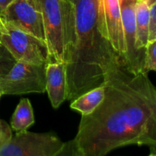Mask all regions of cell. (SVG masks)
Wrapping results in <instances>:
<instances>
[{
	"instance_id": "obj_1",
	"label": "cell",
	"mask_w": 156,
	"mask_h": 156,
	"mask_svg": "<svg viewBox=\"0 0 156 156\" xmlns=\"http://www.w3.org/2000/svg\"><path fill=\"white\" fill-rule=\"evenodd\" d=\"M102 85L103 100L82 116L74 138L82 156H105L130 145L147 146L155 153L156 88L148 74L131 72L119 56Z\"/></svg>"
},
{
	"instance_id": "obj_2",
	"label": "cell",
	"mask_w": 156,
	"mask_h": 156,
	"mask_svg": "<svg viewBox=\"0 0 156 156\" xmlns=\"http://www.w3.org/2000/svg\"><path fill=\"white\" fill-rule=\"evenodd\" d=\"M74 12L73 42L66 63V100L73 101L102 85L119 57L104 37L99 18V0H69Z\"/></svg>"
},
{
	"instance_id": "obj_3",
	"label": "cell",
	"mask_w": 156,
	"mask_h": 156,
	"mask_svg": "<svg viewBox=\"0 0 156 156\" xmlns=\"http://www.w3.org/2000/svg\"><path fill=\"white\" fill-rule=\"evenodd\" d=\"M50 62L66 63L74 36V12L69 0H38Z\"/></svg>"
},
{
	"instance_id": "obj_4",
	"label": "cell",
	"mask_w": 156,
	"mask_h": 156,
	"mask_svg": "<svg viewBox=\"0 0 156 156\" xmlns=\"http://www.w3.org/2000/svg\"><path fill=\"white\" fill-rule=\"evenodd\" d=\"M3 24L0 29V43L15 60L38 65L50 62L48 49L44 41L11 24Z\"/></svg>"
},
{
	"instance_id": "obj_5",
	"label": "cell",
	"mask_w": 156,
	"mask_h": 156,
	"mask_svg": "<svg viewBox=\"0 0 156 156\" xmlns=\"http://www.w3.org/2000/svg\"><path fill=\"white\" fill-rule=\"evenodd\" d=\"M46 66L16 61L10 71L0 79L1 94L19 95L45 92Z\"/></svg>"
},
{
	"instance_id": "obj_6",
	"label": "cell",
	"mask_w": 156,
	"mask_h": 156,
	"mask_svg": "<svg viewBox=\"0 0 156 156\" xmlns=\"http://www.w3.org/2000/svg\"><path fill=\"white\" fill-rule=\"evenodd\" d=\"M63 142L53 133H16L0 149V156H53Z\"/></svg>"
},
{
	"instance_id": "obj_7",
	"label": "cell",
	"mask_w": 156,
	"mask_h": 156,
	"mask_svg": "<svg viewBox=\"0 0 156 156\" xmlns=\"http://www.w3.org/2000/svg\"><path fill=\"white\" fill-rule=\"evenodd\" d=\"M0 18L3 22L45 42L42 14L38 0H13L0 12Z\"/></svg>"
},
{
	"instance_id": "obj_8",
	"label": "cell",
	"mask_w": 156,
	"mask_h": 156,
	"mask_svg": "<svg viewBox=\"0 0 156 156\" xmlns=\"http://www.w3.org/2000/svg\"><path fill=\"white\" fill-rule=\"evenodd\" d=\"M137 0H119L125 51L121 58L126 68L135 73H146L144 69L146 50L136 47L135 8ZM148 74V73H146Z\"/></svg>"
},
{
	"instance_id": "obj_9",
	"label": "cell",
	"mask_w": 156,
	"mask_h": 156,
	"mask_svg": "<svg viewBox=\"0 0 156 156\" xmlns=\"http://www.w3.org/2000/svg\"><path fill=\"white\" fill-rule=\"evenodd\" d=\"M99 18L102 35L122 58L126 48L119 0H99Z\"/></svg>"
},
{
	"instance_id": "obj_10",
	"label": "cell",
	"mask_w": 156,
	"mask_h": 156,
	"mask_svg": "<svg viewBox=\"0 0 156 156\" xmlns=\"http://www.w3.org/2000/svg\"><path fill=\"white\" fill-rule=\"evenodd\" d=\"M46 91L52 107L58 108L66 100V63L48 62L46 66Z\"/></svg>"
},
{
	"instance_id": "obj_11",
	"label": "cell",
	"mask_w": 156,
	"mask_h": 156,
	"mask_svg": "<svg viewBox=\"0 0 156 156\" xmlns=\"http://www.w3.org/2000/svg\"><path fill=\"white\" fill-rule=\"evenodd\" d=\"M105 96V88L103 85L94 88L81 94L72 101L70 108L79 111L82 116L91 114L98 107Z\"/></svg>"
},
{
	"instance_id": "obj_12",
	"label": "cell",
	"mask_w": 156,
	"mask_h": 156,
	"mask_svg": "<svg viewBox=\"0 0 156 156\" xmlns=\"http://www.w3.org/2000/svg\"><path fill=\"white\" fill-rule=\"evenodd\" d=\"M136 47L140 50H146L149 37V7L143 0H137L135 8Z\"/></svg>"
},
{
	"instance_id": "obj_13",
	"label": "cell",
	"mask_w": 156,
	"mask_h": 156,
	"mask_svg": "<svg viewBox=\"0 0 156 156\" xmlns=\"http://www.w3.org/2000/svg\"><path fill=\"white\" fill-rule=\"evenodd\" d=\"M34 123L33 108L28 98L20 100L12 117L11 127L16 133L25 131Z\"/></svg>"
},
{
	"instance_id": "obj_14",
	"label": "cell",
	"mask_w": 156,
	"mask_h": 156,
	"mask_svg": "<svg viewBox=\"0 0 156 156\" xmlns=\"http://www.w3.org/2000/svg\"><path fill=\"white\" fill-rule=\"evenodd\" d=\"M156 40L149 41L146 46L144 69L146 73L156 71Z\"/></svg>"
},
{
	"instance_id": "obj_15",
	"label": "cell",
	"mask_w": 156,
	"mask_h": 156,
	"mask_svg": "<svg viewBox=\"0 0 156 156\" xmlns=\"http://www.w3.org/2000/svg\"><path fill=\"white\" fill-rule=\"evenodd\" d=\"M15 62V58L2 45L0 47V79L10 71Z\"/></svg>"
},
{
	"instance_id": "obj_16",
	"label": "cell",
	"mask_w": 156,
	"mask_h": 156,
	"mask_svg": "<svg viewBox=\"0 0 156 156\" xmlns=\"http://www.w3.org/2000/svg\"><path fill=\"white\" fill-rule=\"evenodd\" d=\"M53 156H82L76 140H69L63 143L60 149Z\"/></svg>"
},
{
	"instance_id": "obj_17",
	"label": "cell",
	"mask_w": 156,
	"mask_h": 156,
	"mask_svg": "<svg viewBox=\"0 0 156 156\" xmlns=\"http://www.w3.org/2000/svg\"><path fill=\"white\" fill-rule=\"evenodd\" d=\"M156 40V2L149 6V37L148 42Z\"/></svg>"
},
{
	"instance_id": "obj_18",
	"label": "cell",
	"mask_w": 156,
	"mask_h": 156,
	"mask_svg": "<svg viewBox=\"0 0 156 156\" xmlns=\"http://www.w3.org/2000/svg\"><path fill=\"white\" fill-rule=\"evenodd\" d=\"M12 136L11 126L5 121L0 119V149L9 141Z\"/></svg>"
},
{
	"instance_id": "obj_19",
	"label": "cell",
	"mask_w": 156,
	"mask_h": 156,
	"mask_svg": "<svg viewBox=\"0 0 156 156\" xmlns=\"http://www.w3.org/2000/svg\"><path fill=\"white\" fill-rule=\"evenodd\" d=\"M13 0H0V12H2Z\"/></svg>"
},
{
	"instance_id": "obj_20",
	"label": "cell",
	"mask_w": 156,
	"mask_h": 156,
	"mask_svg": "<svg viewBox=\"0 0 156 156\" xmlns=\"http://www.w3.org/2000/svg\"><path fill=\"white\" fill-rule=\"evenodd\" d=\"M143 1H144L145 2H146V4H147V5L149 6V7L150 5H152L153 4V3L156 2V0H143Z\"/></svg>"
},
{
	"instance_id": "obj_21",
	"label": "cell",
	"mask_w": 156,
	"mask_h": 156,
	"mask_svg": "<svg viewBox=\"0 0 156 156\" xmlns=\"http://www.w3.org/2000/svg\"><path fill=\"white\" fill-rule=\"evenodd\" d=\"M3 24H3L2 20V19H1V18H0V29H1L2 27H3Z\"/></svg>"
},
{
	"instance_id": "obj_22",
	"label": "cell",
	"mask_w": 156,
	"mask_h": 156,
	"mask_svg": "<svg viewBox=\"0 0 156 156\" xmlns=\"http://www.w3.org/2000/svg\"><path fill=\"white\" fill-rule=\"evenodd\" d=\"M149 156H156V155H155V153H154V152H152V153H151Z\"/></svg>"
},
{
	"instance_id": "obj_23",
	"label": "cell",
	"mask_w": 156,
	"mask_h": 156,
	"mask_svg": "<svg viewBox=\"0 0 156 156\" xmlns=\"http://www.w3.org/2000/svg\"><path fill=\"white\" fill-rule=\"evenodd\" d=\"M2 94H1V92H0V98H1V96H2Z\"/></svg>"
},
{
	"instance_id": "obj_24",
	"label": "cell",
	"mask_w": 156,
	"mask_h": 156,
	"mask_svg": "<svg viewBox=\"0 0 156 156\" xmlns=\"http://www.w3.org/2000/svg\"><path fill=\"white\" fill-rule=\"evenodd\" d=\"M2 47V44H1V43H0V47Z\"/></svg>"
}]
</instances>
